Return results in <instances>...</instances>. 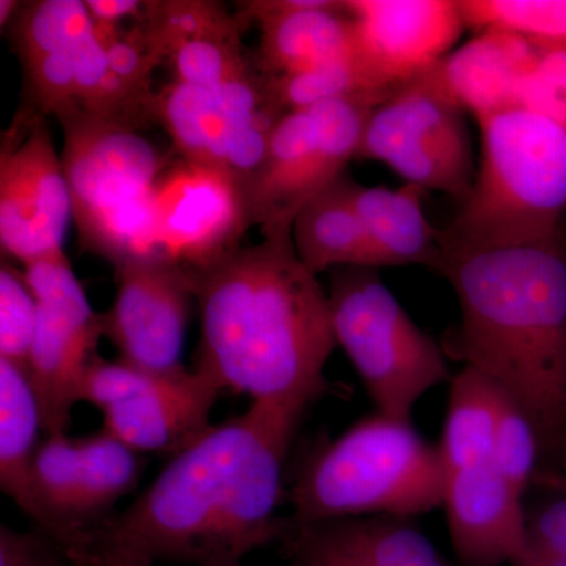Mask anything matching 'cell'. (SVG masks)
I'll list each match as a JSON object with an SVG mask.
<instances>
[{
    "label": "cell",
    "instance_id": "6da1fadb",
    "mask_svg": "<svg viewBox=\"0 0 566 566\" xmlns=\"http://www.w3.org/2000/svg\"><path fill=\"white\" fill-rule=\"evenodd\" d=\"M303 417L252 403L244 415L211 424L93 535L80 557L238 566L253 551L285 542L294 524L277 515L283 465Z\"/></svg>",
    "mask_w": 566,
    "mask_h": 566
},
{
    "label": "cell",
    "instance_id": "7a4b0ae2",
    "mask_svg": "<svg viewBox=\"0 0 566 566\" xmlns=\"http://www.w3.org/2000/svg\"><path fill=\"white\" fill-rule=\"evenodd\" d=\"M200 312L193 370L252 403L307 412L337 348L329 300L294 252L292 233L240 245L192 270Z\"/></svg>",
    "mask_w": 566,
    "mask_h": 566
},
{
    "label": "cell",
    "instance_id": "3957f363",
    "mask_svg": "<svg viewBox=\"0 0 566 566\" xmlns=\"http://www.w3.org/2000/svg\"><path fill=\"white\" fill-rule=\"evenodd\" d=\"M441 245L438 273L460 305L458 356L531 420L542 460L564 455L565 232L534 243L464 245L441 238Z\"/></svg>",
    "mask_w": 566,
    "mask_h": 566
},
{
    "label": "cell",
    "instance_id": "277c9868",
    "mask_svg": "<svg viewBox=\"0 0 566 566\" xmlns=\"http://www.w3.org/2000/svg\"><path fill=\"white\" fill-rule=\"evenodd\" d=\"M439 447L411 420L365 417L308 458L290 486L296 526L346 517H412L444 504Z\"/></svg>",
    "mask_w": 566,
    "mask_h": 566
},
{
    "label": "cell",
    "instance_id": "5b68a950",
    "mask_svg": "<svg viewBox=\"0 0 566 566\" xmlns=\"http://www.w3.org/2000/svg\"><path fill=\"white\" fill-rule=\"evenodd\" d=\"M482 153L468 199L441 232L464 245L534 243L564 233L566 132L524 106L476 120Z\"/></svg>",
    "mask_w": 566,
    "mask_h": 566
},
{
    "label": "cell",
    "instance_id": "8992f818",
    "mask_svg": "<svg viewBox=\"0 0 566 566\" xmlns=\"http://www.w3.org/2000/svg\"><path fill=\"white\" fill-rule=\"evenodd\" d=\"M62 163L81 244L114 266L163 255L156 188L167 164L137 128L76 115L62 123Z\"/></svg>",
    "mask_w": 566,
    "mask_h": 566
},
{
    "label": "cell",
    "instance_id": "52a82bcc",
    "mask_svg": "<svg viewBox=\"0 0 566 566\" xmlns=\"http://www.w3.org/2000/svg\"><path fill=\"white\" fill-rule=\"evenodd\" d=\"M327 300L337 346L379 415L411 420L424 395L452 379L441 345L417 326L375 268L329 271Z\"/></svg>",
    "mask_w": 566,
    "mask_h": 566
},
{
    "label": "cell",
    "instance_id": "ba28073f",
    "mask_svg": "<svg viewBox=\"0 0 566 566\" xmlns=\"http://www.w3.org/2000/svg\"><path fill=\"white\" fill-rule=\"evenodd\" d=\"M389 95L357 93L307 111L286 112L245 192L251 227H259L262 237L292 233L301 208L346 172L371 112Z\"/></svg>",
    "mask_w": 566,
    "mask_h": 566
},
{
    "label": "cell",
    "instance_id": "9c48e42d",
    "mask_svg": "<svg viewBox=\"0 0 566 566\" xmlns=\"http://www.w3.org/2000/svg\"><path fill=\"white\" fill-rule=\"evenodd\" d=\"M468 115L436 63L376 106L356 158L386 164L409 185L464 202L476 174Z\"/></svg>",
    "mask_w": 566,
    "mask_h": 566
},
{
    "label": "cell",
    "instance_id": "30bf717a",
    "mask_svg": "<svg viewBox=\"0 0 566 566\" xmlns=\"http://www.w3.org/2000/svg\"><path fill=\"white\" fill-rule=\"evenodd\" d=\"M150 114L182 161L222 175L244 200L285 112L275 102L271 77L259 70L216 87L170 82L153 96Z\"/></svg>",
    "mask_w": 566,
    "mask_h": 566
},
{
    "label": "cell",
    "instance_id": "8fae6325",
    "mask_svg": "<svg viewBox=\"0 0 566 566\" xmlns=\"http://www.w3.org/2000/svg\"><path fill=\"white\" fill-rule=\"evenodd\" d=\"M39 303V323L28 374L43 416L44 434L66 433L80 403L82 376L103 337L95 314L65 252L22 266Z\"/></svg>",
    "mask_w": 566,
    "mask_h": 566
},
{
    "label": "cell",
    "instance_id": "7c38bea8",
    "mask_svg": "<svg viewBox=\"0 0 566 566\" xmlns=\"http://www.w3.org/2000/svg\"><path fill=\"white\" fill-rule=\"evenodd\" d=\"M73 205L62 158L39 109L21 112L0 151V244L28 266L63 251Z\"/></svg>",
    "mask_w": 566,
    "mask_h": 566
},
{
    "label": "cell",
    "instance_id": "4fadbf2b",
    "mask_svg": "<svg viewBox=\"0 0 566 566\" xmlns=\"http://www.w3.org/2000/svg\"><path fill=\"white\" fill-rule=\"evenodd\" d=\"M117 292L102 314L103 337L120 359L158 375L186 370L181 363L196 297L192 270L166 255L115 266Z\"/></svg>",
    "mask_w": 566,
    "mask_h": 566
},
{
    "label": "cell",
    "instance_id": "5bb4252c",
    "mask_svg": "<svg viewBox=\"0 0 566 566\" xmlns=\"http://www.w3.org/2000/svg\"><path fill=\"white\" fill-rule=\"evenodd\" d=\"M356 57L381 91L446 59L465 25L458 0H346Z\"/></svg>",
    "mask_w": 566,
    "mask_h": 566
},
{
    "label": "cell",
    "instance_id": "9a60e30c",
    "mask_svg": "<svg viewBox=\"0 0 566 566\" xmlns=\"http://www.w3.org/2000/svg\"><path fill=\"white\" fill-rule=\"evenodd\" d=\"M159 251L202 270L240 248L251 227L241 192L222 175L182 161L164 170L156 188Z\"/></svg>",
    "mask_w": 566,
    "mask_h": 566
},
{
    "label": "cell",
    "instance_id": "2e32d148",
    "mask_svg": "<svg viewBox=\"0 0 566 566\" xmlns=\"http://www.w3.org/2000/svg\"><path fill=\"white\" fill-rule=\"evenodd\" d=\"M442 506L453 549L465 566H510L523 554L524 497L491 461L450 472Z\"/></svg>",
    "mask_w": 566,
    "mask_h": 566
},
{
    "label": "cell",
    "instance_id": "e0dca14e",
    "mask_svg": "<svg viewBox=\"0 0 566 566\" xmlns=\"http://www.w3.org/2000/svg\"><path fill=\"white\" fill-rule=\"evenodd\" d=\"M221 389L197 370L161 375L132 400L103 411V430L147 455H177L211 427Z\"/></svg>",
    "mask_w": 566,
    "mask_h": 566
},
{
    "label": "cell",
    "instance_id": "ac0fdd59",
    "mask_svg": "<svg viewBox=\"0 0 566 566\" xmlns=\"http://www.w3.org/2000/svg\"><path fill=\"white\" fill-rule=\"evenodd\" d=\"M283 543L286 560L307 566H453L411 520L403 517L294 524Z\"/></svg>",
    "mask_w": 566,
    "mask_h": 566
},
{
    "label": "cell",
    "instance_id": "d6986e66",
    "mask_svg": "<svg viewBox=\"0 0 566 566\" xmlns=\"http://www.w3.org/2000/svg\"><path fill=\"white\" fill-rule=\"evenodd\" d=\"M543 52L510 33H476L439 62L447 87L475 120L520 106Z\"/></svg>",
    "mask_w": 566,
    "mask_h": 566
},
{
    "label": "cell",
    "instance_id": "ffe728a7",
    "mask_svg": "<svg viewBox=\"0 0 566 566\" xmlns=\"http://www.w3.org/2000/svg\"><path fill=\"white\" fill-rule=\"evenodd\" d=\"M359 182L344 174L301 208L292 226L294 252L315 275L335 268L379 270L356 207Z\"/></svg>",
    "mask_w": 566,
    "mask_h": 566
},
{
    "label": "cell",
    "instance_id": "44dd1931",
    "mask_svg": "<svg viewBox=\"0 0 566 566\" xmlns=\"http://www.w3.org/2000/svg\"><path fill=\"white\" fill-rule=\"evenodd\" d=\"M255 59L266 76L307 73L356 55V32L346 0L326 9L294 11L260 22Z\"/></svg>",
    "mask_w": 566,
    "mask_h": 566
},
{
    "label": "cell",
    "instance_id": "7402d4cb",
    "mask_svg": "<svg viewBox=\"0 0 566 566\" xmlns=\"http://www.w3.org/2000/svg\"><path fill=\"white\" fill-rule=\"evenodd\" d=\"M423 189L416 185L398 189L357 185L356 207L378 268L420 264L439 271L442 262L441 232L424 214Z\"/></svg>",
    "mask_w": 566,
    "mask_h": 566
},
{
    "label": "cell",
    "instance_id": "603a6c76",
    "mask_svg": "<svg viewBox=\"0 0 566 566\" xmlns=\"http://www.w3.org/2000/svg\"><path fill=\"white\" fill-rule=\"evenodd\" d=\"M43 416L28 370L0 359V488L14 505L43 527L35 490V458Z\"/></svg>",
    "mask_w": 566,
    "mask_h": 566
},
{
    "label": "cell",
    "instance_id": "cb8c5ba5",
    "mask_svg": "<svg viewBox=\"0 0 566 566\" xmlns=\"http://www.w3.org/2000/svg\"><path fill=\"white\" fill-rule=\"evenodd\" d=\"M80 471H77L74 531L77 549L84 556L93 535L115 515V505L139 485L145 460L117 438L104 431L77 438Z\"/></svg>",
    "mask_w": 566,
    "mask_h": 566
},
{
    "label": "cell",
    "instance_id": "d4e9b609",
    "mask_svg": "<svg viewBox=\"0 0 566 566\" xmlns=\"http://www.w3.org/2000/svg\"><path fill=\"white\" fill-rule=\"evenodd\" d=\"M505 394L485 375L463 367L450 379L439 452L450 472L490 463Z\"/></svg>",
    "mask_w": 566,
    "mask_h": 566
},
{
    "label": "cell",
    "instance_id": "484cf974",
    "mask_svg": "<svg viewBox=\"0 0 566 566\" xmlns=\"http://www.w3.org/2000/svg\"><path fill=\"white\" fill-rule=\"evenodd\" d=\"M465 28L510 33L542 52L566 50V0H458Z\"/></svg>",
    "mask_w": 566,
    "mask_h": 566
},
{
    "label": "cell",
    "instance_id": "4316f807",
    "mask_svg": "<svg viewBox=\"0 0 566 566\" xmlns=\"http://www.w3.org/2000/svg\"><path fill=\"white\" fill-rule=\"evenodd\" d=\"M137 22L161 63L189 41L244 33L249 25L240 14H232L222 3L211 0H153Z\"/></svg>",
    "mask_w": 566,
    "mask_h": 566
},
{
    "label": "cell",
    "instance_id": "83f0119b",
    "mask_svg": "<svg viewBox=\"0 0 566 566\" xmlns=\"http://www.w3.org/2000/svg\"><path fill=\"white\" fill-rule=\"evenodd\" d=\"M11 28L18 55L28 65L46 55L74 54L96 24L81 0H39L24 3Z\"/></svg>",
    "mask_w": 566,
    "mask_h": 566
},
{
    "label": "cell",
    "instance_id": "f1b7e54d",
    "mask_svg": "<svg viewBox=\"0 0 566 566\" xmlns=\"http://www.w3.org/2000/svg\"><path fill=\"white\" fill-rule=\"evenodd\" d=\"M243 33L189 41L170 55L174 81L197 87H216L260 70L255 55L243 46Z\"/></svg>",
    "mask_w": 566,
    "mask_h": 566
},
{
    "label": "cell",
    "instance_id": "f546056e",
    "mask_svg": "<svg viewBox=\"0 0 566 566\" xmlns=\"http://www.w3.org/2000/svg\"><path fill=\"white\" fill-rule=\"evenodd\" d=\"M275 102L283 112L307 111L318 104L346 98L365 92L381 91L376 87L356 55L348 61L323 66V69L271 77Z\"/></svg>",
    "mask_w": 566,
    "mask_h": 566
},
{
    "label": "cell",
    "instance_id": "4dcf8cb0",
    "mask_svg": "<svg viewBox=\"0 0 566 566\" xmlns=\"http://www.w3.org/2000/svg\"><path fill=\"white\" fill-rule=\"evenodd\" d=\"M542 463L538 436L531 420L509 397L504 398L495 427L491 464L521 497L535 482Z\"/></svg>",
    "mask_w": 566,
    "mask_h": 566
},
{
    "label": "cell",
    "instance_id": "1f68e13d",
    "mask_svg": "<svg viewBox=\"0 0 566 566\" xmlns=\"http://www.w3.org/2000/svg\"><path fill=\"white\" fill-rule=\"evenodd\" d=\"M39 323V303L24 270L3 260L0 268V359L28 370Z\"/></svg>",
    "mask_w": 566,
    "mask_h": 566
},
{
    "label": "cell",
    "instance_id": "d6a6232c",
    "mask_svg": "<svg viewBox=\"0 0 566 566\" xmlns=\"http://www.w3.org/2000/svg\"><path fill=\"white\" fill-rule=\"evenodd\" d=\"M73 62L81 114L96 120H120L126 107V92L112 73L106 50L96 32L74 52Z\"/></svg>",
    "mask_w": 566,
    "mask_h": 566
},
{
    "label": "cell",
    "instance_id": "836d02e7",
    "mask_svg": "<svg viewBox=\"0 0 566 566\" xmlns=\"http://www.w3.org/2000/svg\"><path fill=\"white\" fill-rule=\"evenodd\" d=\"M95 32L106 50L111 70L151 118L150 107L156 93L151 91V76L161 62L148 46L139 22L128 32L96 24Z\"/></svg>",
    "mask_w": 566,
    "mask_h": 566
},
{
    "label": "cell",
    "instance_id": "e575fe53",
    "mask_svg": "<svg viewBox=\"0 0 566 566\" xmlns=\"http://www.w3.org/2000/svg\"><path fill=\"white\" fill-rule=\"evenodd\" d=\"M159 376L125 360H106L96 354L82 376L80 403L85 401L106 411L144 392Z\"/></svg>",
    "mask_w": 566,
    "mask_h": 566
},
{
    "label": "cell",
    "instance_id": "d590c367",
    "mask_svg": "<svg viewBox=\"0 0 566 566\" xmlns=\"http://www.w3.org/2000/svg\"><path fill=\"white\" fill-rule=\"evenodd\" d=\"M74 54H52L28 63L29 82L36 109L63 123L81 114L74 80Z\"/></svg>",
    "mask_w": 566,
    "mask_h": 566
},
{
    "label": "cell",
    "instance_id": "8d00e7d4",
    "mask_svg": "<svg viewBox=\"0 0 566 566\" xmlns=\"http://www.w3.org/2000/svg\"><path fill=\"white\" fill-rule=\"evenodd\" d=\"M520 106L545 115L566 132V50L543 52L524 82Z\"/></svg>",
    "mask_w": 566,
    "mask_h": 566
},
{
    "label": "cell",
    "instance_id": "74e56055",
    "mask_svg": "<svg viewBox=\"0 0 566 566\" xmlns=\"http://www.w3.org/2000/svg\"><path fill=\"white\" fill-rule=\"evenodd\" d=\"M0 566H82L80 558L46 532L0 526Z\"/></svg>",
    "mask_w": 566,
    "mask_h": 566
},
{
    "label": "cell",
    "instance_id": "f35d334b",
    "mask_svg": "<svg viewBox=\"0 0 566 566\" xmlns=\"http://www.w3.org/2000/svg\"><path fill=\"white\" fill-rule=\"evenodd\" d=\"M553 557L566 558V497L527 513L526 543L516 562Z\"/></svg>",
    "mask_w": 566,
    "mask_h": 566
},
{
    "label": "cell",
    "instance_id": "ab89813d",
    "mask_svg": "<svg viewBox=\"0 0 566 566\" xmlns=\"http://www.w3.org/2000/svg\"><path fill=\"white\" fill-rule=\"evenodd\" d=\"M85 3L95 24L107 28H120L126 20L139 21L147 9V2L140 0H87Z\"/></svg>",
    "mask_w": 566,
    "mask_h": 566
},
{
    "label": "cell",
    "instance_id": "60d3db41",
    "mask_svg": "<svg viewBox=\"0 0 566 566\" xmlns=\"http://www.w3.org/2000/svg\"><path fill=\"white\" fill-rule=\"evenodd\" d=\"M22 6L24 3L18 2V0H2L0 2V25H2V31H6V28L13 24L18 14H20Z\"/></svg>",
    "mask_w": 566,
    "mask_h": 566
},
{
    "label": "cell",
    "instance_id": "b9f144b4",
    "mask_svg": "<svg viewBox=\"0 0 566 566\" xmlns=\"http://www.w3.org/2000/svg\"><path fill=\"white\" fill-rule=\"evenodd\" d=\"M536 480H538V482L542 480L545 485L558 488V490L565 491L566 493V463L562 465V468H558L557 471L551 472V474L547 475L538 476Z\"/></svg>",
    "mask_w": 566,
    "mask_h": 566
},
{
    "label": "cell",
    "instance_id": "7bdbcfd3",
    "mask_svg": "<svg viewBox=\"0 0 566 566\" xmlns=\"http://www.w3.org/2000/svg\"><path fill=\"white\" fill-rule=\"evenodd\" d=\"M77 558H80L82 566H139V565L117 564V562L103 560V558H96V557H77ZM238 566H244V565H238Z\"/></svg>",
    "mask_w": 566,
    "mask_h": 566
},
{
    "label": "cell",
    "instance_id": "ee69618b",
    "mask_svg": "<svg viewBox=\"0 0 566 566\" xmlns=\"http://www.w3.org/2000/svg\"><path fill=\"white\" fill-rule=\"evenodd\" d=\"M283 566H307V565L297 564V562L286 560V564Z\"/></svg>",
    "mask_w": 566,
    "mask_h": 566
}]
</instances>
